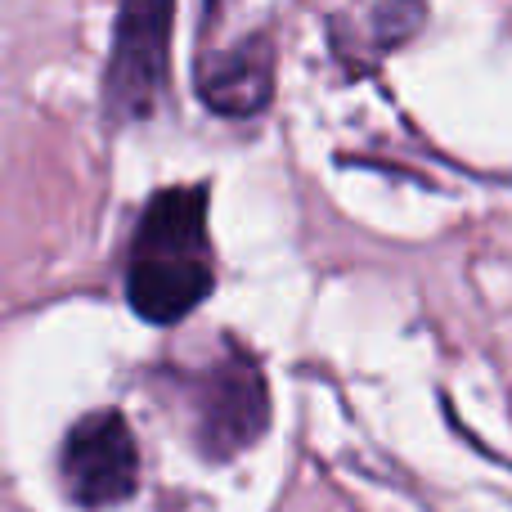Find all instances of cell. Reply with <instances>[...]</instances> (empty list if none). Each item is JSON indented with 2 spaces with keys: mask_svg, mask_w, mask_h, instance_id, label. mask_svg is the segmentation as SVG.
<instances>
[{
  "mask_svg": "<svg viewBox=\"0 0 512 512\" xmlns=\"http://www.w3.org/2000/svg\"><path fill=\"white\" fill-rule=\"evenodd\" d=\"M216 283L207 239V185H176L149 198L126 252V301L149 324H180Z\"/></svg>",
  "mask_w": 512,
  "mask_h": 512,
  "instance_id": "cell-1",
  "label": "cell"
},
{
  "mask_svg": "<svg viewBox=\"0 0 512 512\" xmlns=\"http://www.w3.org/2000/svg\"><path fill=\"white\" fill-rule=\"evenodd\" d=\"M270 427V391L256 355L225 342L221 355L194 378V441L207 459L225 463L252 450Z\"/></svg>",
  "mask_w": 512,
  "mask_h": 512,
  "instance_id": "cell-2",
  "label": "cell"
},
{
  "mask_svg": "<svg viewBox=\"0 0 512 512\" xmlns=\"http://www.w3.org/2000/svg\"><path fill=\"white\" fill-rule=\"evenodd\" d=\"M171 5H126L113 27L104 104L113 122H140L158 108L167 90V50H171Z\"/></svg>",
  "mask_w": 512,
  "mask_h": 512,
  "instance_id": "cell-3",
  "label": "cell"
},
{
  "mask_svg": "<svg viewBox=\"0 0 512 512\" xmlns=\"http://www.w3.org/2000/svg\"><path fill=\"white\" fill-rule=\"evenodd\" d=\"M63 490L81 508L126 504L140 486V445L117 409H95L77 418L59 454Z\"/></svg>",
  "mask_w": 512,
  "mask_h": 512,
  "instance_id": "cell-4",
  "label": "cell"
},
{
  "mask_svg": "<svg viewBox=\"0 0 512 512\" xmlns=\"http://www.w3.org/2000/svg\"><path fill=\"white\" fill-rule=\"evenodd\" d=\"M194 90L221 117H256L274 95V32L252 27L239 41L207 36L194 54Z\"/></svg>",
  "mask_w": 512,
  "mask_h": 512,
  "instance_id": "cell-5",
  "label": "cell"
}]
</instances>
